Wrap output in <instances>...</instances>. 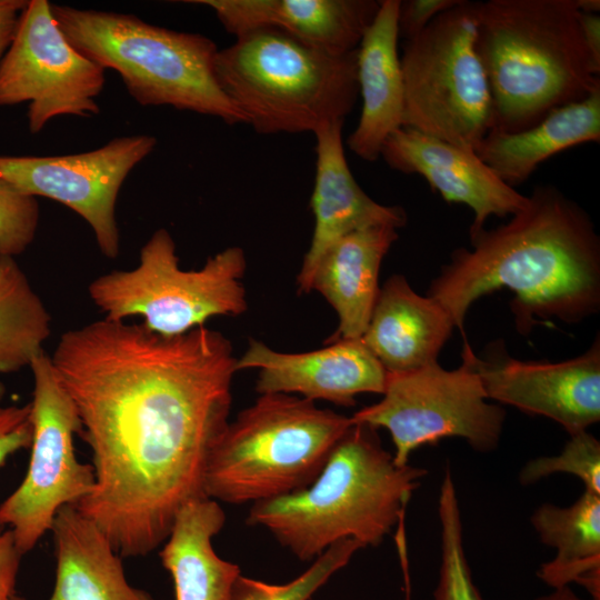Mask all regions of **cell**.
<instances>
[{
  "instance_id": "29",
  "label": "cell",
  "mask_w": 600,
  "mask_h": 600,
  "mask_svg": "<svg viewBox=\"0 0 600 600\" xmlns=\"http://www.w3.org/2000/svg\"><path fill=\"white\" fill-rule=\"evenodd\" d=\"M554 473L573 474L583 482L584 489L600 493L599 440L588 431L572 434L560 454L527 462L519 480L528 486Z\"/></svg>"
},
{
  "instance_id": "28",
  "label": "cell",
  "mask_w": 600,
  "mask_h": 600,
  "mask_svg": "<svg viewBox=\"0 0 600 600\" xmlns=\"http://www.w3.org/2000/svg\"><path fill=\"white\" fill-rule=\"evenodd\" d=\"M362 546L347 539L329 547L296 579L281 584L240 576L231 600H309Z\"/></svg>"
},
{
  "instance_id": "19",
  "label": "cell",
  "mask_w": 600,
  "mask_h": 600,
  "mask_svg": "<svg viewBox=\"0 0 600 600\" xmlns=\"http://www.w3.org/2000/svg\"><path fill=\"white\" fill-rule=\"evenodd\" d=\"M400 0H382L357 49L358 92L361 113L348 137L359 158L376 161L387 138L402 127L404 86L398 52Z\"/></svg>"
},
{
  "instance_id": "24",
  "label": "cell",
  "mask_w": 600,
  "mask_h": 600,
  "mask_svg": "<svg viewBox=\"0 0 600 600\" xmlns=\"http://www.w3.org/2000/svg\"><path fill=\"white\" fill-rule=\"evenodd\" d=\"M599 141L600 87L580 101L554 109L526 130L488 131L474 151L502 181L514 188L558 152Z\"/></svg>"
},
{
  "instance_id": "15",
  "label": "cell",
  "mask_w": 600,
  "mask_h": 600,
  "mask_svg": "<svg viewBox=\"0 0 600 600\" xmlns=\"http://www.w3.org/2000/svg\"><path fill=\"white\" fill-rule=\"evenodd\" d=\"M327 342L318 350L286 353L250 339L237 359V371L258 369L256 390L260 394L296 393L313 402L353 407L360 393H383L388 372L361 338Z\"/></svg>"
},
{
  "instance_id": "26",
  "label": "cell",
  "mask_w": 600,
  "mask_h": 600,
  "mask_svg": "<svg viewBox=\"0 0 600 600\" xmlns=\"http://www.w3.org/2000/svg\"><path fill=\"white\" fill-rule=\"evenodd\" d=\"M51 334V317L14 258L0 256V373L30 367Z\"/></svg>"
},
{
  "instance_id": "10",
  "label": "cell",
  "mask_w": 600,
  "mask_h": 600,
  "mask_svg": "<svg viewBox=\"0 0 600 600\" xmlns=\"http://www.w3.org/2000/svg\"><path fill=\"white\" fill-rule=\"evenodd\" d=\"M382 396L350 419L376 430L387 429L398 466L409 464L413 450L442 438H462L479 452L492 451L499 444L506 411L487 401L479 377L464 361L454 370L436 362L388 373Z\"/></svg>"
},
{
  "instance_id": "39",
  "label": "cell",
  "mask_w": 600,
  "mask_h": 600,
  "mask_svg": "<svg viewBox=\"0 0 600 600\" xmlns=\"http://www.w3.org/2000/svg\"><path fill=\"white\" fill-rule=\"evenodd\" d=\"M406 600H410V598H406Z\"/></svg>"
},
{
  "instance_id": "4",
  "label": "cell",
  "mask_w": 600,
  "mask_h": 600,
  "mask_svg": "<svg viewBox=\"0 0 600 600\" xmlns=\"http://www.w3.org/2000/svg\"><path fill=\"white\" fill-rule=\"evenodd\" d=\"M476 51L491 94L490 130H526L600 87L574 0L477 2Z\"/></svg>"
},
{
  "instance_id": "22",
  "label": "cell",
  "mask_w": 600,
  "mask_h": 600,
  "mask_svg": "<svg viewBox=\"0 0 600 600\" xmlns=\"http://www.w3.org/2000/svg\"><path fill=\"white\" fill-rule=\"evenodd\" d=\"M50 532L56 581L49 600H154L129 583L122 557L76 506L59 510Z\"/></svg>"
},
{
  "instance_id": "16",
  "label": "cell",
  "mask_w": 600,
  "mask_h": 600,
  "mask_svg": "<svg viewBox=\"0 0 600 600\" xmlns=\"http://www.w3.org/2000/svg\"><path fill=\"white\" fill-rule=\"evenodd\" d=\"M380 157L397 171L423 177L447 202L468 206L474 213L470 239L489 217L513 216L528 203V196L502 181L473 149L414 129L401 127L391 133Z\"/></svg>"
},
{
  "instance_id": "17",
  "label": "cell",
  "mask_w": 600,
  "mask_h": 600,
  "mask_svg": "<svg viewBox=\"0 0 600 600\" xmlns=\"http://www.w3.org/2000/svg\"><path fill=\"white\" fill-rule=\"evenodd\" d=\"M343 123V120L326 122L313 131L317 160L310 208L314 229L297 277L299 293L312 291L321 257L340 238L368 227L399 229L407 223V213L401 207L378 203L353 178L344 154Z\"/></svg>"
},
{
  "instance_id": "35",
  "label": "cell",
  "mask_w": 600,
  "mask_h": 600,
  "mask_svg": "<svg viewBox=\"0 0 600 600\" xmlns=\"http://www.w3.org/2000/svg\"><path fill=\"white\" fill-rule=\"evenodd\" d=\"M584 47L594 72L600 76V14L579 12Z\"/></svg>"
},
{
  "instance_id": "8",
  "label": "cell",
  "mask_w": 600,
  "mask_h": 600,
  "mask_svg": "<svg viewBox=\"0 0 600 600\" xmlns=\"http://www.w3.org/2000/svg\"><path fill=\"white\" fill-rule=\"evenodd\" d=\"M246 268L244 252L234 246L210 257L201 269L183 270L171 234L161 228L141 248L137 267L97 277L88 293L104 319L140 317L152 332L176 337L211 318L247 311Z\"/></svg>"
},
{
  "instance_id": "9",
  "label": "cell",
  "mask_w": 600,
  "mask_h": 600,
  "mask_svg": "<svg viewBox=\"0 0 600 600\" xmlns=\"http://www.w3.org/2000/svg\"><path fill=\"white\" fill-rule=\"evenodd\" d=\"M477 2L441 12L400 57L402 127L473 149L492 128L491 94L476 51Z\"/></svg>"
},
{
  "instance_id": "23",
  "label": "cell",
  "mask_w": 600,
  "mask_h": 600,
  "mask_svg": "<svg viewBox=\"0 0 600 600\" xmlns=\"http://www.w3.org/2000/svg\"><path fill=\"white\" fill-rule=\"evenodd\" d=\"M224 522L220 502L206 494L177 512L160 551L173 581L174 600H231L240 568L220 558L212 544Z\"/></svg>"
},
{
  "instance_id": "20",
  "label": "cell",
  "mask_w": 600,
  "mask_h": 600,
  "mask_svg": "<svg viewBox=\"0 0 600 600\" xmlns=\"http://www.w3.org/2000/svg\"><path fill=\"white\" fill-rule=\"evenodd\" d=\"M454 328L436 300L413 291L401 274L380 288L361 340L388 373L408 372L438 362Z\"/></svg>"
},
{
  "instance_id": "6",
  "label": "cell",
  "mask_w": 600,
  "mask_h": 600,
  "mask_svg": "<svg viewBox=\"0 0 600 600\" xmlns=\"http://www.w3.org/2000/svg\"><path fill=\"white\" fill-rule=\"evenodd\" d=\"M69 43L101 68L116 70L141 106H171L247 123L221 90L218 52L208 37L150 24L136 16L51 4Z\"/></svg>"
},
{
  "instance_id": "5",
  "label": "cell",
  "mask_w": 600,
  "mask_h": 600,
  "mask_svg": "<svg viewBox=\"0 0 600 600\" xmlns=\"http://www.w3.org/2000/svg\"><path fill=\"white\" fill-rule=\"evenodd\" d=\"M357 53L333 54L274 29L237 37L214 60L217 81L261 134L312 132L358 98Z\"/></svg>"
},
{
  "instance_id": "7",
  "label": "cell",
  "mask_w": 600,
  "mask_h": 600,
  "mask_svg": "<svg viewBox=\"0 0 600 600\" xmlns=\"http://www.w3.org/2000/svg\"><path fill=\"white\" fill-rule=\"evenodd\" d=\"M352 426L350 417L286 393H262L229 422L213 447L203 493L257 503L308 486Z\"/></svg>"
},
{
  "instance_id": "36",
  "label": "cell",
  "mask_w": 600,
  "mask_h": 600,
  "mask_svg": "<svg viewBox=\"0 0 600 600\" xmlns=\"http://www.w3.org/2000/svg\"><path fill=\"white\" fill-rule=\"evenodd\" d=\"M534 600H597V599H592V598L582 599L578 597L573 592V590L568 586V587L553 589L552 592L544 596H540L536 598Z\"/></svg>"
},
{
  "instance_id": "33",
  "label": "cell",
  "mask_w": 600,
  "mask_h": 600,
  "mask_svg": "<svg viewBox=\"0 0 600 600\" xmlns=\"http://www.w3.org/2000/svg\"><path fill=\"white\" fill-rule=\"evenodd\" d=\"M22 556L11 530L0 524V600H20L16 583Z\"/></svg>"
},
{
  "instance_id": "34",
  "label": "cell",
  "mask_w": 600,
  "mask_h": 600,
  "mask_svg": "<svg viewBox=\"0 0 600 600\" xmlns=\"http://www.w3.org/2000/svg\"><path fill=\"white\" fill-rule=\"evenodd\" d=\"M27 3L23 0H0V61L12 42Z\"/></svg>"
},
{
  "instance_id": "21",
  "label": "cell",
  "mask_w": 600,
  "mask_h": 600,
  "mask_svg": "<svg viewBox=\"0 0 600 600\" xmlns=\"http://www.w3.org/2000/svg\"><path fill=\"white\" fill-rule=\"evenodd\" d=\"M397 239V228L373 226L340 238L323 253L311 290L319 292L339 318V327L328 341L362 337L380 290L382 260Z\"/></svg>"
},
{
  "instance_id": "18",
  "label": "cell",
  "mask_w": 600,
  "mask_h": 600,
  "mask_svg": "<svg viewBox=\"0 0 600 600\" xmlns=\"http://www.w3.org/2000/svg\"><path fill=\"white\" fill-rule=\"evenodd\" d=\"M211 8L236 38L259 29L279 30L333 54L358 49L372 23L376 0H192Z\"/></svg>"
},
{
  "instance_id": "37",
  "label": "cell",
  "mask_w": 600,
  "mask_h": 600,
  "mask_svg": "<svg viewBox=\"0 0 600 600\" xmlns=\"http://www.w3.org/2000/svg\"><path fill=\"white\" fill-rule=\"evenodd\" d=\"M574 4L579 12L599 13L600 11L599 0H574Z\"/></svg>"
},
{
  "instance_id": "32",
  "label": "cell",
  "mask_w": 600,
  "mask_h": 600,
  "mask_svg": "<svg viewBox=\"0 0 600 600\" xmlns=\"http://www.w3.org/2000/svg\"><path fill=\"white\" fill-rule=\"evenodd\" d=\"M461 0H404L399 2V38L410 40L421 33L441 12Z\"/></svg>"
},
{
  "instance_id": "12",
  "label": "cell",
  "mask_w": 600,
  "mask_h": 600,
  "mask_svg": "<svg viewBox=\"0 0 600 600\" xmlns=\"http://www.w3.org/2000/svg\"><path fill=\"white\" fill-rule=\"evenodd\" d=\"M104 82V69L69 43L51 3L28 1L0 61V106L29 102V130L37 133L59 116L97 114Z\"/></svg>"
},
{
  "instance_id": "14",
  "label": "cell",
  "mask_w": 600,
  "mask_h": 600,
  "mask_svg": "<svg viewBox=\"0 0 600 600\" xmlns=\"http://www.w3.org/2000/svg\"><path fill=\"white\" fill-rule=\"evenodd\" d=\"M461 356L488 399L552 419L570 436L600 420L599 337L581 356L560 362L513 359L501 342L479 358L466 341Z\"/></svg>"
},
{
  "instance_id": "38",
  "label": "cell",
  "mask_w": 600,
  "mask_h": 600,
  "mask_svg": "<svg viewBox=\"0 0 600 600\" xmlns=\"http://www.w3.org/2000/svg\"><path fill=\"white\" fill-rule=\"evenodd\" d=\"M6 394V388L0 382V401L2 400V398L4 397Z\"/></svg>"
},
{
  "instance_id": "1",
  "label": "cell",
  "mask_w": 600,
  "mask_h": 600,
  "mask_svg": "<svg viewBox=\"0 0 600 600\" xmlns=\"http://www.w3.org/2000/svg\"><path fill=\"white\" fill-rule=\"evenodd\" d=\"M50 358L92 456L94 486L76 508L121 557L152 552L204 494L232 403L230 340L204 326L163 337L103 318L64 332Z\"/></svg>"
},
{
  "instance_id": "2",
  "label": "cell",
  "mask_w": 600,
  "mask_h": 600,
  "mask_svg": "<svg viewBox=\"0 0 600 600\" xmlns=\"http://www.w3.org/2000/svg\"><path fill=\"white\" fill-rule=\"evenodd\" d=\"M459 248L431 282L438 301L463 332L470 306L501 288L514 293L511 311L526 336L536 322L574 323L600 307V241L588 213L551 184L538 186L527 206Z\"/></svg>"
},
{
  "instance_id": "11",
  "label": "cell",
  "mask_w": 600,
  "mask_h": 600,
  "mask_svg": "<svg viewBox=\"0 0 600 600\" xmlns=\"http://www.w3.org/2000/svg\"><path fill=\"white\" fill-rule=\"evenodd\" d=\"M31 453L19 487L0 504V524L9 528L22 554L51 531L66 506H77L94 486L91 464L76 456L73 438L81 431L76 407L43 351L31 361Z\"/></svg>"
},
{
  "instance_id": "25",
  "label": "cell",
  "mask_w": 600,
  "mask_h": 600,
  "mask_svg": "<svg viewBox=\"0 0 600 600\" xmlns=\"http://www.w3.org/2000/svg\"><path fill=\"white\" fill-rule=\"evenodd\" d=\"M531 523L541 542L557 550L538 577L552 589L577 582L600 600V493L584 489L569 507L541 504Z\"/></svg>"
},
{
  "instance_id": "31",
  "label": "cell",
  "mask_w": 600,
  "mask_h": 600,
  "mask_svg": "<svg viewBox=\"0 0 600 600\" xmlns=\"http://www.w3.org/2000/svg\"><path fill=\"white\" fill-rule=\"evenodd\" d=\"M30 404L0 407V467L17 451L30 448Z\"/></svg>"
},
{
  "instance_id": "27",
  "label": "cell",
  "mask_w": 600,
  "mask_h": 600,
  "mask_svg": "<svg viewBox=\"0 0 600 600\" xmlns=\"http://www.w3.org/2000/svg\"><path fill=\"white\" fill-rule=\"evenodd\" d=\"M441 563L433 600H486L473 582L463 547L462 521L450 468L447 467L439 493Z\"/></svg>"
},
{
  "instance_id": "13",
  "label": "cell",
  "mask_w": 600,
  "mask_h": 600,
  "mask_svg": "<svg viewBox=\"0 0 600 600\" xmlns=\"http://www.w3.org/2000/svg\"><path fill=\"white\" fill-rule=\"evenodd\" d=\"M157 144L152 136L119 137L88 152L66 156H0V180L21 193L46 197L78 213L90 226L101 253L120 252L116 202L130 171Z\"/></svg>"
},
{
  "instance_id": "3",
  "label": "cell",
  "mask_w": 600,
  "mask_h": 600,
  "mask_svg": "<svg viewBox=\"0 0 600 600\" xmlns=\"http://www.w3.org/2000/svg\"><path fill=\"white\" fill-rule=\"evenodd\" d=\"M427 473L398 466L376 429L352 423L308 486L253 503L247 522L267 529L302 561L347 539L378 546L403 519Z\"/></svg>"
},
{
  "instance_id": "30",
  "label": "cell",
  "mask_w": 600,
  "mask_h": 600,
  "mask_svg": "<svg viewBox=\"0 0 600 600\" xmlns=\"http://www.w3.org/2000/svg\"><path fill=\"white\" fill-rule=\"evenodd\" d=\"M40 210L34 197L0 180V256L14 258L32 243Z\"/></svg>"
}]
</instances>
